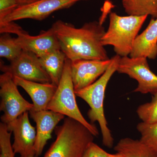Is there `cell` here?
<instances>
[{
	"mask_svg": "<svg viewBox=\"0 0 157 157\" xmlns=\"http://www.w3.org/2000/svg\"><path fill=\"white\" fill-rule=\"evenodd\" d=\"M147 16H123L111 12L108 29L102 38V44L112 46L116 55L121 57L130 56L135 39Z\"/></svg>",
	"mask_w": 157,
	"mask_h": 157,
	"instance_id": "277c9868",
	"label": "cell"
},
{
	"mask_svg": "<svg viewBox=\"0 0 157 157\" xmlns=\"http://www.w3.org/2000/svg\"><path fill=\"white\" fill-rule=\"evenodd\" d=\"M3 73H10L25 80L40 83H51L50 77L39 63V58L30 52L22 50L9 66L1 63Z\"/></svg>",
	"mask_w": 157,
	"mask_h": 157,
	"instance_id": "9c48e42d",
	"label": "cell"
},
{
	"mask_svg": "<svg viewBox=\"0 0 157 157\" xmlns=\"http://www.w3.org/2000/svg\"><path fill=\"white\" fill-rule=\"evenodd\" d=\"M80 0H38L20 6L6 16L0 24L24 19L42 21L55 11L70 8Z\"/></svg>",
	"mask_w": 157,
	"mask_h": 157,
	"instance_id": "ba28073f",
	"label": "cell"
},
{
	"mask_svg": "<svg viewBox=\"0 0 157 157\" xmlns=\"http://www.w3.org/2000/svg\"><path fill=\"white\" fill-rule=\"evenodd\" d=\"M131 57L155 59L157 56V17L152 18L147 27L135 39Z\"/></svg>",
	"mask_w": 157,
	"mask_h": 157,
	"instance_id": "9a60e30c",
	"label": "cell"
},
{
	"mask_svg": "<svg viewBox=\"0 0 157 157\" xmlns=\"http://www.w3.org/2000/svg\"><path fill=\"white\" fill-rule=\"evenodd\" d=\"M80 1H81V0H80Z\"/></svg>",
	"mask_w": 157,
	"mask_h": 157,
	"instance_id": "83f0119b",
	"label": "cell"
},
{
	"mask_svg": "<svg viewBox=\"0 0 157 157\" xmlns=\"http://www.w3.org/2000/svg\"><path fill=\"white\" fill-rule=\"evenodd\" d=\"M11 133L6 124L0 123V157H14L11 141Z\"/></svg>",
	"mask_w": 157,
	"mask_h": 157,
	"instance_id": "7402d4cb",
	"label": "cell"
},
{
	"mask_svg": "<svg viewBox=\"0 0 157 157\" xmlns=\"http://www.w3.org/2000/svg\"><path fill=\"white\" fill-rule=\"evenodd\" d=\"M7 126L14 135L12 147L14 154L19 155V157H36V130L30 122L29 112L7 124Z\"/></svg>",
	"mask_w": 157,
	"mask_h": 157,
	"instance_id": "30bf717a",
	"label": "cell"
},
{
	"mask_svg": "<svg viewBox=\"0 0 157 157\" xmlns=\"http://www.w3.org/2000/svg\"><path fill=\"white\" fill-rule=\"evenodd\" d=\"M122 3L128 15L157 17V0H122Z\"/></svg>",
	"mask_w": 157,
	"mask_h": 157,
	"instance_id": "ac0fdd59",
	"label": "cell"
},
{
	"mask_svg": "<svg viewBox=\"0 0 157 157\" xmlns=\"http://www.w3.org/2000/svg\"><path fill=\"white\" fill-rule=\"evenodd\" d=\"M114 150L126 157H157V152L141 140L129 137L121 139Z\"/></svg>",
	"mask_w": 157,
	"mask_h": 157,
	"instance_id": "e0dca14e",
	"label": "cell"
},
{
	"mask_svg": "<svg viewBox=\"0 0 157 157\" xmlns=\"http://www.w3.org/2000/svg\"><path fill=\"white\" fill-rule=\"evenodd\" d=\"M38 58L41 66L50 77L51 83L58 86L67 58L65 54L60 49Z\"/></svg>",
	"mask_w": 157,
	"mask_h": 157,
	"instance_id": "2e32d148",
	"label": "cell"
},
{
	"mask_svg": "<svg viewBox=\"0 0 157 157\" xmlns=\"http://www.w3.org/2000/svg\"><path fill=\"white\" fill-rule=\"evenodd\" d=\"M17 86L10 73H3L0 76V110L4 113L1 119L6 124L34 107L33 104L23 98Z\"/></svg>",
	"mask_w": 157,
	"mask_h": 157,
	"instance_id": "8992f818",
	"label": "cell"
},
{
	"mask_svg": "<svg viewBox=\"0 0 157 157\" xmlns=\"http://www.w3.org/2000/svg\"><path fill=\"white\" fill-rule=\"evenodd\" d=\"M107 157H126L120 153L117 152L115 154H108Z\"/></svg>",
	"mask_w": 157,
	"mask_h": 157,
	"instance_id": "4316f807",
	"label": "cell"
},
{
	"mask_svg": "<svg viewBox=\"0 0 157 157\" xmlns=\"http://www.w3.org/2000/svg\"><path fill=\"white\" fill-rule=\"evenodd\" d=\"M117 72L137 81L134 92L152 95L157 93V76L151 70L146 58L121 57Z\"/></svg>",
	"mask_w": 157,
	"mask_h": 157,
	"instance_id": "52a82bcc",
	"label": "cell"
},
{
	"mask_svg": "<svg viewBox=\"0 0 157 157\" xmlns=\"http://www.w3.org/2000/svg\"><path fill=\"white\" fill-rule=\"evenodd\" d=\"M21 27L14 23L13 21L0 24V33H14L18 34L24 32Z\"/></svg>",
	"mask_w": 157,
	"mask_h": 157,
	"instance_id": "d4e9b609",
	"label": "cell"
},
{
	"mask_svg": "<svg viewBox=\"0 0 157 157\" xmlns=\"http://www.w3.org/2000/svg\"><path fill=\"white\" fill-rule=\"evenodd\" d=\"M71 62L69 59H66L62 78L47 109L59 113L78 121L87 128L95 137H97L99 134L98 128L86 120L76 103L71 76Z\"/></svg>",
	"mask_w": 157,
	"mask_h": 157,
	"instance_id": "5b68a950",
	"label": "cell"
},
{
	"mask_svg": "<svg viewBox=\"0 0 157 157\" xmlns=\"http://www.w3.org/2000/svg\"><path fill=\"white\" fill-rule=\"evenodd\" d=\"M137 129L140 135V140L157 152V122L149 124L139 123Z\"/></svg>",
	"mask_w": 157,
	"mask_h": 157,
	"instance_id": "ffe728a7",
	"label": "cell"
},
{
	"mask_svg": "<svg viewBox=\"0 0 157 157\" xmlns=\"http://www.w3.org/2000/svg\"><path fill=\"white\" fill-rule=\"evenodd\" d=\"M111 61V58L104 60L79 59L71 61V76L75 91L97 81L106 72Z\"/></svg>",
	"mask_w": 157,
	"mask_h": 157,
	"instance_id": "8fae6325",
	"label": "cell"
},
{
	"mask_svg": "<svg viewBox=\"0 0 157 157\" xmlns=\"http://www.w3.org/2000/svg\"><path fill=\"white\" fill-rule=\"evenodd\" d=\"M61 50L71 61L79 59H109L102 43L105 30L101 21H92L77 28L73 25L57 20L52 25Z\"/></svg>",
	"mask_w": 157,
	"mask_h": 157,
	"instance_id": "6da1fadb",
	"label": "cell"
},
{
	"mask_svg": "<svg viewBox=\"0 0 157 157\" xmlns=\"http://www.w3.org/2000/svg\"><path fill=\"white\" fill-rule=\"evenodd\" d=\"M29 113L36 125L35 150L36 157H39L42 155L47 141L52 138L53 130L59 123L64 119L65 116L47 109L40 111L32 109Z\"/></svg>",
	"mask_w": 157,
	"mask_h": 157,
	"instance_id": "4fadbf2b",
	"label": "cell"
},
{
	"mask_svg": "<svg viewBox=\"0 0 157 157\" xmlns=\"http://www.w3.org/2000/svg\"><path fill=\"white\" fill-rule=\"evenodd\" d=\"M153 95L151 102L141 104L136 111L142 122L147 124L157 122V93Z\"/></svg>",
	"mask_w": 157,
	"mask_h": 157,
	"instance_id": "44dd1931",
	"label": "cell"
},
{
	"mask_svg": "<svg viewBox=\"0 0 157 157\" xmlns=\"http://www.w3.org/2000/svg\"><path fill=\"white\" fill-rule=\"evenodd\" d=\"M15 83L31 97L35 111L47 109L49 102L56 91L57 86L52 83H40L13 76Z\"/></svg>",
	"mask_w": 157,
	"mask_h": 157,
	"instance_id": "5bb4252c",
	"label": "cell"
},
{
	"mask_svg": "<svg viewBox=\"0 0 157 157\" xmlns=\"http://www.w3.org/2000/svg\"><path fill=\"white\" fill-rule=\"evenodd\" d=\"M121 56L113 57L109 67L97 81L93 84L79 90L76 91V95L83 99L90 106L87 115L91 123L97 121L100 125L103 144L108 147L113 146L114 139L108 127L104 110L105 90L113 75L117 71Z\"/></svg>",
	"mask_w": 157,
	"mask_h": 157,
	"instance_id": "7a4b0ae2",
	"label": "cell"
},
{
	"mask_svg": "<svg viewBox=\"0 0 157 157\" xmlns=\"http://www.w3.org/2000/svg\"><path fill=\"white\" fill-rule=\"evenodd\" d=\"M19 6L17 0H0V21Z\"/></svg>",
	"mask_w": 157,
	"mask_h": 157,
	"instance_id": "603a6c76",
	"label": "cell"
},
{
	"mask_svg": "<svg viewBox=\"0 0 157 157\" xmlns=\"http://www.w3.org/2000/svg\"><path fill=\"white\" fill-rule=\"evenodd\" d=\"M108 153L94 142L90 144L82 157H107Z\"/></svg>",
	"mask_w": 157,
	"mask_h": 157,
	"instance_id": "cb8c5ba5",
	"label": "cell"
},
{
	"mask_svg": "<svg viewBox=\"0 0 157 157\" xmlns=\"http://www.w3.org/2000/svg\"><path fill=\"white\" fill-rule=\"evenodd\" d=\"M38 0H17L19 6L26 5L30 3L34 2Z\"/></svg>",
	"mask_w": 157,
	"mask_h": 157,
	"instance_id": "484cf974",
	"label": "cell"
},
{
	"mask_svg": "<svg viewBox=\"0 0 157 157\" xmlns=\"http://www.w3.org/2000/svg\"><path fill=\"white\" fill-rule=\"evenodd\" d=\"M22 49L16 42V38H12L8 33L0 37V56L11 62L17 58Z\"/></svg>",
	"mask_w": 157,
	"mask_h": 157,
	"instance_id": "d6986e66",
	"label": "cell"
},
{
	"mask_svg": "<svg viewBox=\"0 0 157 157\" xmlns=\"http://www.w3.org/2000/svg\"><path fill=\"white\" fill-rule=\"evenodd\" d=\"M55 132L56 139L43 157H82L95 137L81 123L69 117Z\"/></svg>",
	"mask_w": 157,
	"mask_h": 157,
	"instance_id": "3957f363",
	"label": "cell"
},
{
	"mask_svg": "<svg viewBox=\"0 0 157 157\" xmlns=\"http://www.w3.org/2000/svg\"><path fill=\"white\" fill-rule=\"evenodd\" d=\"M16 40L23 50L30 52L38 57L61 50L58 39L52 28L36 36H30L24 31L17 35Z\"/></svg>",
	"mask_w": 157,
	"mask_h": 157,
	"instance_id": "7c38bea8",
	"label": "cell"
}]
</instances>
